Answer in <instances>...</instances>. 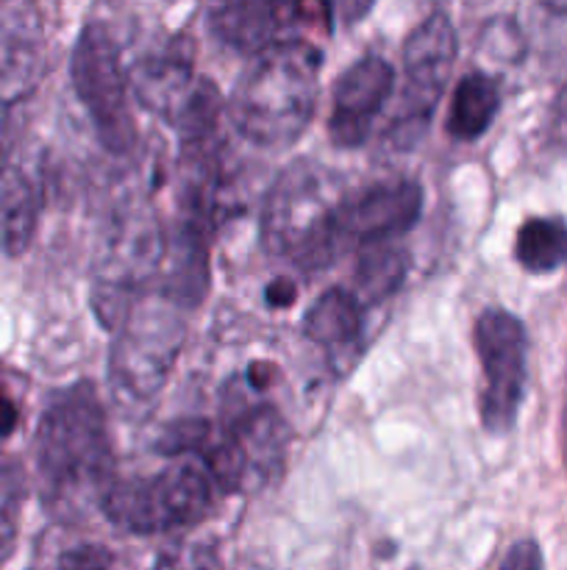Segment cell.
<instances>
[{"label":"cell","instance_id":"3957f363","mask_svg":"<svg viewBox=\"0 0 567 570\" xmlns=\"http://www.w3.org/2000/svg\"><path fill=\"white\" fill-rule=\"evenodd\" d=\"M337 206L328 200V178L322 170L298 161L267 193L259 226L261 243L270 254L289 256L304 271H320L337 259L345 245Z\"/></svg>","mask_w":567,"mask_h":570},{"label":"cell","instance_id":"cb8c5ba5","mask_svg":"<svg viewBox=\"0 0 567 570\" xmlns=\"http://www.w3.org/2000/svg\"><path fill=\"white\" fill-rule=\"evenodd\" d=\"M550 128H554V137L567 145V83L559 89V95H556L554 100V109H550Z\"/></svg>","mask_w":567,"mask_h":570},{"label":"cell","instance_id":"277c9868","mask_svg":"<svg viewBox=\"0 0 567 570\" xmlns=\"http://www.w3.org/2000/svg\"><path fill=\"white\" fill-rule=\"evenodd\" d=\"M215 488L209 471H200L192 462H176L148 479H111L100 507L126 532L159 534L203 521L215 504Z\"/></svg>","mask_w":567,"mask_h":570},{"label":"cell","instance_id":"5bb4252c","mask_svg":"<svg viewBox=\"0 0 567 570\" xmlns=\"http://www.w3.org/2000/svg\"><path fill=\"white\" fill-rule=\"evenodd\" d=\"M42 212V189L28 173H6L0 184V248L6 256H22L33 243Z\"/></svg>","mask_w":567,"mask_h":570},{"label":"cell","instance_id":"e0dca14e","mask_svg":"<svg viewBox=\"0 0 567 570\" xmlns=\"http://www.w3.org/2000/svg\"><path fill=\"white\" fill-rule=\"evenodd\" d=\"M515 256L528 273H554L567 265V223L559 217H531L520 226Z\"/></svg>","mask_w":567,"mask_h":570},{"label":"cell","instance_id":"8992f818","mask_svg":"<svg viewBox=\"0 0 567 570\" xmlns=\"http://www.w3.org/2000/svg\"><path fill=\"white\" fill-rule=\"evenodd\" d=\"M72 87L87 106L100 145L111 154H128L137 142V122L128 106V78L120 65V50L109 28L89 22L81 28L70 61Z\"/></svg>","mask_w":567,"mask_h":570},{"label":"cell","instance_id":"5b68a950","mask_svg":"<svg viewBox=\"0 0 567 570\" xmlns=\"http://www.w3.org/2000/svg\"><path fill=\"white\" fill-rule=\"evenodd\" d=\"M181 306L161 293V301H133L111 345V387L120 404H148L172 371L183 340Z\"/></svg>","mask_w":567,"mask_h":570},{"label":"cell","instance_id":"7a4b0ae2","mask_svg":"<svg viewBox=\"0 0 567 570\" xmlns=\"http://www.w3.org/2000/svg\"><path fill=\"white\" fill-rule=\"evenodd\" d=\"M320 59L309 39L256 53L237 78L228 106L237 131L261 148L292 145L315 117Z\"/></svg>","mask_w":567,"mask_h":570},{"label":"cell","instance_id":"44dd1931","mask_svg":"<svg viewBox=\"0 0 567 570\" xmlns=\"http://www.w3.org/2000/svg\"><path fill=\"white\" fill-rule=\"evenodd\" d=\"M59 570H115L111 554L100 546H81V549L67 551L59 560Z\"/></svg>","mask_w":567,"mask_h":570},{"label":"cell","instance_id":"6da1fadb","mask_svg":"<svg viewBox=\"0 0 567 570\" xmlns=\"http://www.w3.org/2000/svg\"><path fill=\"white\" fill-rule=\"evenodd\" d=\"M37 471L48 510L59 515L103 499L111 484V445L103 406L89 382L61 390L37 429Z\"/></svg>","mask_w":567,"mask_h":570},{"label":"cell","instance_id":"603a6c76","mask_svg":"<svg viewBox=\"0 0 567 570\" xmlns=\"http://www.w3.org/2000/svg\"><path fill=\"white\" fill-rule=\"evenodd\" d=\"M295 298H298V289H295L289 278H276L272 284H267L265 301L272 309H287V306L295 304Z\"/></svg>","mask_w":567,"mask_h":570},{"label":"cell","instance_id":"4316f807","mask_svg":"<svg viewBox=\"0 0 567 570\" xmlns=\"http://www.w3.org/2000/svg\"><path fill=\"white\" fill-rule=\"evenodd\" d=\"M272 379V367L265 365V362H253L248 373V382L253 384V390H265Z\"/></svg>","mask_w":567,"mask_h":570},{"label":"cell","instance_id":"9a60e30c","mask_svg":"<svg viewBox=\"0 0 567 570\" xmlns=\"http://www.w3.org/2000/svg\"><path fill=\"white\" fill-rule=\"evenodd\" d=\"M500 92L498 83L484 72H467L454 89L448 109V131L454 139L470 142L487 134L493 126L495 115H498Z\"/></svg>","mask_w":567,"mask_h":570},{"label":"cell","instance_id":"2e32d148","mask_svg":"<svg viewBox=\"0 0 567 570\" xmlns=\"http://www.w3.org/2000/svg\"><path fill=\"white\" fill-rule=\"evenodd\" d=\"M361 332L359 301L342 287L326 289L304 317V334L322 348H345Z\"/></svg>","mask_w":567,"mask_h":570},{"label":"cell","instance_id":"7c38bea8","mask_svg":"<svg viewBox=\"0 0 567 570\" xmlns=\"http://www.w3.org/2000/svg\"><path fill=\"white\" fill-rule=\"evenodd\" d=\"M422 209V189L415 181H392L370 189L356 200L337 206V226L342 239L381 243L409 232Z\"/></svg>","mask_w":567,"mask_h":570},{"label":"cell","instance_id":"9c48e42d","mask_svg":"<svg viewBox=\"0 0 567 570\" xmlns=\"http://www.w3.org/2000/svg\"><path fill=\"white\" fill-rule=\"evenodd\" d=\"M456 61V31L454 22L434 11L409 33L404 45V98L400 115L389 126L395 142L411 145L417 134L426 131V122L445 92L450 70Z\"/></svg>","mask_w":567,"mask_h":570},{"label":"cell","instance_id":"d4e9b609","mask_svg":"<svg viewBox=\"0 0 567 570\" xmlns=\"http://www.w3.org/2000/svg\"><path fill=\"white\" fill-rule=\"evenodd\" d=\"M17 423H20V412H17L14 401L9 399L3 387H0V440H9L14 434Z\"/></svg>","mask_w":567,"mask_h":570},{"label":"cell","instance_id":"ffe728a7","mask_svg":"<svg viewBox=\"0 0 567 570\" xmlns=\"http://www.w3.org/2000/svg\"><path fill=\"white\" fill-rule=\"evenodd\" d=\"M215 434L209 421H200V417H187V421H178L172 426L165 429V434L156 443V451L165 456H181V454H200L209 443V438Z\"/></svg>","mask_w":567,"mask_h":570},{"label":"cell","instance_id":"484cf974","mask_svg":"<svg viewBox=\"0 0 567 570\" xmlns=\"http://www.w3.org/2000/svg\"><path fill=\"white\" fill-rule=\"evenodd\" d=\"M372 6H376V0H339V11H342L345 22H359Z\"/></svg>","mask_w":567,"mask_h":570},{"label":"cell","instance_id":"52a82bcc","mask_svg":"<svg viewBox=\"0 0 567 570\" xmlns=\"http://www.w3.org/2000/svg\"><path fill=\"white\" fill-rule=\"evenodd\" d=\"M472 343L484 373L481 426L489 434L511 432L526 393V328L511 312L487 309L478 315Z\"/></svg>","mask_w":567,"mask_h":570},{"label":"cell","instance_id":"ba28073f","mask_svg":"<svg viewBox=\"0 0 567 570\" xmlns=\"http://www.w3.org/2000/svg\"><path fill=\"white\" fill-rule=\"evenodd\" d=\"M206 26L228 48L256 56L272 45L331 28L328 0H209Z\"/></svg>","mask_w":567,"mask_h":570},{"label":"cell","instance_id":"d6986e66","mask_svg":"<svg viewBox=\"0 0 567 570\" xmlns=\"http://www.w3.org/2000/svg\"><path fill=\"white\" fill-rule=\"evenodd\" d=\"M22 504V473L14 465H0V566L9 560L17 540V518Z\"/></svg>","mask_w":567,"mask_h":570},{"label":"cell","instance_id":"4fadbf2b","mask_svg":"<svg viewBox=\"0 0 567 570\" xmlns=\"http://www.w3.org/2000/svg\"><path fill=\"white\" fill-rule=\"evenodd\" d=\"M192 42L187 37H176L165 48V53L150 56L133 72L137 95L142 104L161 109L167 117L172 115L183 95L192 87Z\"/></svg>","mask_w":567,"mask_h":570},{"label":"cell","instance_id":"8fae6325","mask_svg":"<svg viewBox=\"0 0 567 570\" xmlns=\"http://www.w3.org/2000/svg\"><path fill=\"white\" fill-rule=\"evenodd\" d=\"M395 89V70L381 56H365L334 83V109L328 137L337 148H359L367 142L372 122Z\"/></svg>","mask_w":567,"mask_h":570},{"label":"cell","instance_id":"7402d4cb","mask_svg":"<svg viewBox=\"0 0 567 570\" xmlns=\"http://www.w3.org/2000/svg\"><path fill=\"white\" fill-rule=\"evenodd\" d=\"M500 570H545L543 566V551L534 540H520L506 551Z\"/></svg>","mask_w":567,"mask_h":570},{"label":"cell","instance_id":"ac0fdd59","mask_svg":"<svg viewBox=\"0 0 567 570\" xmlns=\"http://www.w3.org/2000/svg\"><path fill=\"white\" fill-rule=\"evenodd\" d=\"M406 276V254L389 239L367 243L356 267V287L367 301H384L400 287Z\"/></svg>","mask_w":567,"mask_h":570},{"label":"cell","instance_id":"83f0119b","mask_svg":"<svg viewBox=\"0 0 567 570\" xmlns=\"http://www.w3.org/2000/svg\"><path fill=\"white\" fill-rule=\"evenodd\" d=\"M565 460H567V404H565Z\"/></svg>","mask_w":567,"mask_h":570},{"label":"cell","instance_id":"30bf717a","mask_svg":"<svg viewBox=\"0 0 567 570\" xmlns=\"http://www.w3.org/2000/svg\"><path fill=\"white\" fill-rule=\"evenodd\" d=\"M44 72V20L37 0H0V109L31 98Z\"/></svg>","mask_w":567,"mask_h":570}]
</instances>
